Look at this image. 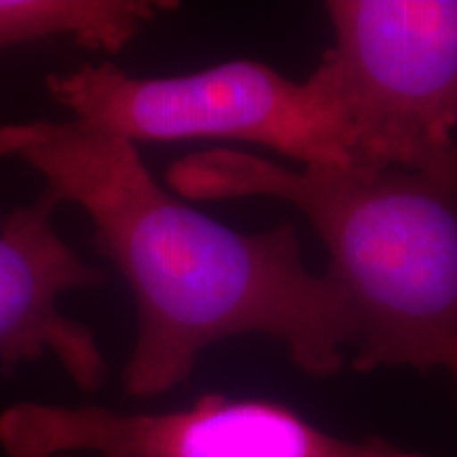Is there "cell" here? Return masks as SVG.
Segmentation results:
<instances>
[{
    "label": "cell",
    "instance_id": "6da1fadb",
    "mask_svg": "<svg viewBox=\"0 0 457 457\" xmlns=\"http://www.w3.org/2000/svg\"><path fill=\"white\" fill-rule=\"evenodd\" d=\"M0 157L30 165L60 204L79 205L128 282L138 312L123 370L131 396L174 390L208 347L245 335L278 341L312 377L343 369L350 305L305 265L295 225H222L159 185L134 142L77 121L0 125Z\"/></svg>",
    "mask_w": 457,
    "mask_h": 457
},
{
    "label": "cell",
    "instance_id": "7a4b0ae2",
    "mask_svg": "<svg viewBox=\"0 0 457 457\" xmlns=\"http://www.w3.org/2000/svg\"><path fill=\"white\" fill-rule=\"evenodd\" d=\"M182 199L270 197L305 216L353 318L356 373L443 370L457 392V179L445 170L367 171L205 148L165 170Z\"/></svg>",
    "mask_w": 457,
    "mask_h": 457
},
{
    "label": "cell",
    "instance_id": "3957f363",
    "mask_svg": "<svg viewBox=\"0 0 457 457\" xmlns=\"http://www.w3.org/2000/svg\"><path fill=\"white\" fill-rule=\"evenodd\" d=\"M312 79L356 170L434 171L457 145V0H330Z\"/></svg>",
    "mask_w": 457,
    "mask_h": 457
},
{
    "label": "cell",
    "instance_id": "277c9868",
    "mask_svg": "<svg viewBox=\"0 0 457 457\" xmlns=\"http://www.w3.org/2000/svg\"><path fill=\"white\" fill-rule=\"evenodd\" d=\"M72 121L134 142L228 140L296 165H347L345 136L312 74L293 81L256 60L179 77H136L112 62L47 77Z\"/></svg>",
    "mask_w": 457,
    "mask_h": 457
},
{
    "label": "cell",
    "instance_id": "5b68a950",
    "mask_svg": "<svg viewBox=\"0 0 457 457\" xmlns=\"http://www.w3.org/2000/svg\"><path fill=\"white\" fill-rule=\"evenodd\" d=\"M0 449L7 457H426L379 436H337L271 400L222 394L165 413L17 403L0 413Z\"/></svg>",
    "mask_w": 457,
    "mask_h": 457
},
{
    "label": "cell",
    "instance_id": "8992f818",
    "mask_svg": "<svg viewBox=\"0 0 457 457\" xmlns=\"http://www.w3.org/2000/svg\"><path fill=\"white\" fill-rule=\"evenodd\" d=\"M57 205L60 199L45 191L0 225V360L34 362L51 353L81 390L96 392L106 379L98 339L57 301L68 290L102 286L106 276L55 231Z\"/></svg>",
    "mask_w": 457,
    "mask_h": 457
},
{
    "label": "cell",
    "instance_id": "52a82bcc",
    "mask_svg": "<svg viewBox=\"0 0 457 457\" xmlns=\"http://www.w3.org/2000/svg\"><path fill=\"white\" fill-rule=\"evenodd\" d=\"M171 9L176 3L159 0H0V51L68 37L112 55Z\"/></svg>",
    "mask_w": 457,
    "mask_h": 457
},
{
    "label": "cell",
    "instance_id": "ba28073f",
    "mask_svg": "<svg viewBox=\"0 0 457 457\" xmlns=\"http://www.w3.org/2000/svg\"><path fill=\"white\" fill-rule=\"evenodd\" d=\"M449 163H451V168H453V170L457 171V145H455V148H453V153H451Z\"/></svg>",
    "mask_w": 457,
    "mask_h": 457
}]
</instances>
